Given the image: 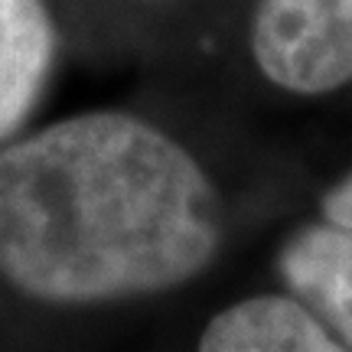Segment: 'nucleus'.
<instances>
[{
    "mask_svg": "<svg viewBox=\"0 0 352 352\" xmlns=\"http://www.w3.org/2000/svg\"><path fill=\"white\" fill-rule=\"evenodd\" d=\"M219 235L212 179L138 114L88 111L0 151V274L36 300L173 290Z\"/></svg>",
    "mask_w": 352,
    "mask_h": 352,
    "instance_id": "f257e3e1",
    "label": "nucleus"
},
{
    "mask_svg": "<svg viewBox=\"0 0 352 352\" xmlns=\"http://www.w3.org/2000/svg\"><path fill=\"white\" fill-rule=\"evenodd\" d=\"M252 52L287 91H336L352 82V0H258Z\"/></svg>",
    "mask_w": 352,
    "mask_h": 352,
    "instance_id": "f03ea898",
    "label": "nucleus"
},
{
    "mask_svg": "<svg viewBox=\"0 0 352 352\" xmlns=\"http://www.w3.org/2000/svg\"><path fill=\"white\" fill-rule=\"evenodd\" d=\"M290 294L352 352V173L323 199V219L280 252Z\"/></svg>",
    "mask_w": 352,
    "mask_h": 352,
    "instance_id": "7ed1b4c3",
    "label": "nucleus"
},
{
    "mask_svg": "<svg viewBox=\"0 0 352 352\" xmlns=\"http://www.w3.org/2000/svg\"><path fill=\"white\" fill-rule=\"evenodd\" d=\"M56 56L46 0H0V144L39 104Z\"/></svg>",
    "mask_w": 352,
    "mask_h": 352,
    "instance_id": "20e7f679",
    "label": "nucleus"
},
{
    "mask_svg": "<svg viewBox=\"0 0 352 352\" xmlns=\"http://www.w3.org/2000/svg\"><path fill=\"white\" fill-rule=\"evenodd\" d=\"M199 352H349L297 297H248L209 320Z\"/></svg>",
    "mask_w": 352,
    "mask_h": 352,
    "instance_id": "39448f33",
    "label": "nucleus"
}]
</instances>
